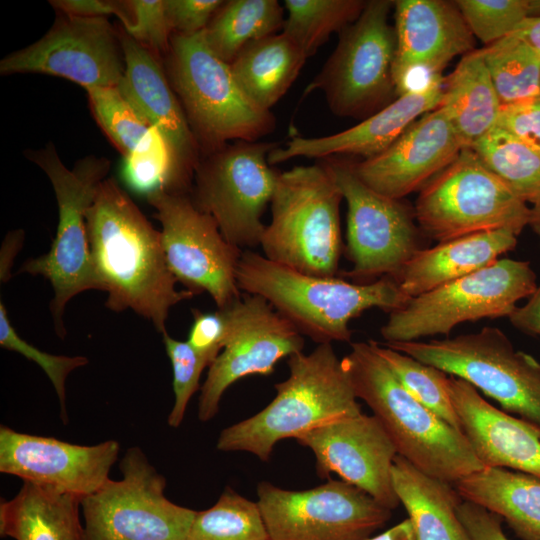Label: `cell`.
Segmentation results:
<instances>
[{
  "label": "cell",
  "instance_id": "obj_11",
  "mask_svg": "<svg viewBox=\"0 0 540 540\" xmlns=\"http://www.w3.org/2000/svg\"><path fill=\"white\" fill-rule=\"evenodd\" d=\"M392 8L391 0L366 1L360 16L339 33L336 48L305 95L321 90L332 113L363 120L390 104L396 96V34L388 21Z\"/></svg>",
  "mask_w": 540,
  "mask_h": 540
},
{
  "label": "cell",
  "instance_id": "obj_51",
  "mask_svg": "<svg viewBox=\"0 0 540 540\" xmlns=\"http://www.w3.org/2000/svg\"><path fill=\"white\" fill-rule=\"evenodd\" d=\"M512 34L540 54V17L526 19Z\"/></svg>",
  "mask_w": 540,
  "mask_h": 540
},
{
  "label": "cell",
  "instance_id": "obj_7",
  "mask_svg": "<svg viewBox=\"0 0 540 540\" xmlns=\"http://www.w3.org/2000/svg\"><path fill=\"white\" fill-rule=\"evenodd\" d=\"M25 155L52 184L58 224L49 251L26 260L17 273L42 276L50 282L54 292L50 311L55 331L63 338L66 335L63 313L67 303L81 292L100 290L90 255L87 211L106 179L110 162L105 157L89 155L68 169L51 142L41 149L27 150Z\"/></svg>",
  "mask_w": 540,
  "mask_h": 540
},
{
  "label": "cell",
  "instance_id": "obj_37",
  "mask_svg": "<svg viewBox=\"0 0 540 540\" xmlns=\"http://www.w3.org/2000/svg\"><path fill=\"white\" fill-rule=\"evenodd\" d=\"M186 540H269L257 502L226 488L210 508L197 511Z\"/></svg>",
  "mask_w": 540,
  "mask_h": 540
},
{
  "label": "cell",
  "instance_id": "obj_46",
  "mask_svg": "<svg viewBox=\"0 0 540 540\" xmlns=\"http://www.w3.org/2000/svg\"><path fill=\"white\" fill-rule=\"evenodd\" d=\"M224 1L165 0L166 14L172 31L195 34L203 31Z\"/></svg>",
  "mask_w": 540,
  "mask_h": 540
},
{
  "label": "cell",
  "instance_id": "obj_16",
  "mask_svg": "<svg viewBox=\"0 0 540 540\" xmlns=\"http://www.w3.org/2000/svg\"><path fill=\"white\" fill-rule=\"evenodd\" d=\"M322 160L347 203L346 254L353 267L344 274L360 284L371 283L376 277H394L420 250L413 214L400 199L364 184L351 162L338 157Z\"/></svg>",
  "mask_w": 540,
  "mask_h": 540
},
{
  "label": "cell",
  "instance_id": "obj_40",
  "mask_svg": "<svg viewBox=\"0 0 540 540\" xmlns=\"http://www.w3.org/2000/svg\"><path fill=\"white\" fill-rule=\"evenodd\" d=\"M474 37L485 46L512 34L529 18V0L455 1Z\"/></svg>",
  "mask_w": 540,
  "mask_h": 540
},
{
  "label": "cell",
  "instance_id": "obj_10",
  "mask_svg": "<svg viewBox=\"0 0 540 540\" xmlns=\"http://www.w3.org/2000/svg\"><path fill=\"white\" fill-rule=\"evenodd\" d=\"M527 261L498 259L491 265L429 292L412 297L390 313L381 328L386 342H409L444 334L459 323L509 317L517 302L537 288Z\"/></svg>",
  "mask_w": 540,
  "mask_h": 540
},
{
  "label": "cell",
  "instance_id": "obj_21",
  "mask_svg": "<svg viewBox=\"0 0 540 540\" xmlns=\"http://www.w3.org/2000/svg\"><path fill=\"white\" fill-rule=\"evenodd\" d=\"M295 439L312 450L319 475L336 473L390 510L400 503L391 473L397 450L376 416H347Z\"/></svg>",
  "mask_w": 540,
  "mask_h": 540
},
{
  "label": "cell",
  "instance_id": "obj_6",
  "mask_svg": "<svg viewBox=\"0 0 540 540\" xmlns=\"http://www.w3.org/2000/svg\"><path fill=\"white\" fill-rule=\"evenodd\" d=\"M342 199L322 159L279 172L270 202L271 222L260 240L263 255L308 275L336 277L342 252Z\"/></svg>",
  "mask_w": 540,
  "mask_h": 540
},
{
  "label": "cell",
  "instance_id": "obj_26",
  "mask_svg": "<svg viewBox=\"0 0 540 540\" xmlns=\"http://www.w3.org/2000/svg\"><path fill=\"white\" fill-rule=\"evenodd\" d=\"M516 244L517 235L507 229L441 242L418 250L392 278L406 295L416 297L491 265Z\"/></svg>",
  "mask_w": 540,
  "mask_h": 540
},
{
  "label": "cell",
  "instance_id": "obj_50",
  "mask_svg": "<svg viewBox=\"0 0 540 540\" xmlns=\"http://www.w3.org/2000/svg\"><path fill=\"white\" fill-rule=\"evenodd\" d=\"M24 234L22 230H16L9 232L3 242L1 249V265H0V278L1 283L6 282L10 277V268L14 259V256L17 254L18 250L21 248Z\"/></svg>",
  "mask_w": 540,
  "mask_h": 540
},
{
  "label": "cell",
  "instance_id": "obj_49",
  "mask_svg": "<svg viewBox=\"0 0 540 540\" xmlns=\"http://www.w3.org/2000/svg\"><path fill=\"white\" fill-rule=\"evenodd\" d=\"M508 318L517 329L540 336V284L528 298L527 303L517 306Z\"/></svg>",
  "mask_w": 540,
  "mask_h": 540
},
{
  "label": "cell",
  "instance_id": "obj_20",
  "mask_svg": "<svg viewBox=\"0 0 540 540\" xmlns=\"http://www.w3.org/2000/svg\"><path fill=\"white\" fill-rule=\"evenodd\" d=\"M119 451L116 440L78 445L0 426L1 473L82 499L110 479Z\"/></svg>",
  "mask_w": 540,
  "mask_h": 540
},
{
  "label": "cell",
  "instance_id": "obj_47",
  "mask_svg": "<svg viewBox=\"0 0 540 540\" xmlns=\"http://www.w3.org/2000/svg\"><path fill=\"white\" fill-rule=\"evenodd\" d=\"M457 513L471 540H508L502 529L503 519L498 514L463 499Z\"/></svg>",
  "mask_w": 540,
  "mask_h": 540
},
{
  "label": "cell",
  "instance_id": "obj_15",
  "mask_svg": "<svg viewBox=\"0 0 540 540\" xmlns=\"http://www.w3.org/2000/svg\"><path fill=\"white\" fill-rule=\"evenodd\" d=\"M147 201L161 224L162 247L177 282L194 295L208 293L218 308L239 299L236 274L243 250L224 238L216 221L190 195L158 193Z\"/></svg>",
  "mask_w": 540,
  "mask_h": 540
},
{
  "label": "cell",
  "instance_id": "obj_3",
  "mask_svg": "<svg viewBox=\"0 0 540 540\" xmlns=\"http://www.w3.org/2000/svg\"><path fill=\"white\" fill-rule=\"evenodd\" d=\"M341 361L356 397L373 411L398 455L451 484L484 468L463 432L416 400L370 342L351 343Z\"/></svg>",
  "mask_w": 540,
  "mask_h": 540
},
{
  "label": "cell",
  "instance_id": "obj_42",
  "mask_svg": "<svg viewBox=\"0 0 540 540\" xmlns=\"http://www.w3.org/2000/svg\"><path fill=\"white\" fill-rule=\"evenodd\" d=\"M163 344L173 371L174 404L168 416V425L176 428L183 421L186 408L193 394L199 389V381L208 362L187 341L162 334Z\"/></svg>",
  "mask_w": 540,
  "mask_h": 540
},
{
  "label": "cell",
  "instance_id": "obj_53",
  "mask_svg": "<svg viewBox=\"0 0 540 540\" xmlns=\"http://www.w3.org/2000/svg\"><path fill=\"white\" fill-rule=\"evenodd\" d=\"M529 226L540 236V205L531 207Z\"/></svg>",
  "mask_w": 540,
  "mask_h": 540
},
{
  "label": "cell",
  "instance_id": "obj_39",
  "mask_svg": "<svg viewBox=\"0 0 540 540\" xmlns=\"http://www.w3.org/2000/svg\"><path fill=\"white\" fill-rule=\"evenodd\" d=\"M91 111L98 125L117 149L128 155L153 127L118 86L87 89Z\"/></svg>",
  "mask_w": 540,
  "mask_h": 540
},
{
  "label": "cell",
  "instance_id": "obj_9",
  "mask_svg": "<svg viewBox=\"0 0 540 540\" xmlns=\"http://www.w3.org/2000/svg\"><path fill=\"white\" fill-rule=\"evenodd\" d=\"M383 345L465 380L540 429V362L515 350L500 329L484 327L454 338Z\"/></svg>",
  "mask_w": 540,
  "mask_h": 540
},
{
  "label": "cell",
  "instance_id": "obj_32",
  "mask_svg": "<svg viewBox=\"0 0 540 540\" xmlns=\"http://www.w3.org/2000/svg\"><path fill=\"white\" fill-rule=\"evenodd\" d=\"M284 9L277 0L224 1L203 30L209 48L230 64L249 44L279 33Z\"/></svg>",
  "mask_w": 540,
  "mask_h": 540
},
{
  "label": "cell",
  "instance_id": "obj_33",
  "mask_svg": "<svg viewBox=\"0 0 540 540\" xmlns=\"http://www.w3.org/2000/svg\"><path fill=\"white\" fill-rule=\"evenodd\" d=\"M526 204L540 205V153L499 127L470 147Z\"/></svg>",
  "mask_w": 540,
  "mask_h": 540
},
{
  "label": "cell",
  "instance_id": "obj_35",
  "mask_svg": "<svg viewBox=\"0 0 540 540\" xmlns=\"http://www.w3.org/2000/svg\"><path fill=\"white\" fill-rule=\"evenodd\" d=\"M121 176L133 192L146 199L158 193L190 195L192 189L193 180L181 170L170 145L155 127L124 156Z\"/></svg>",
  "mask_w": 540,
  "mask_h": 540
},
{
  "label": "cell",
  "instance_id": "obj_25",
  "mask_svg": "<svg viewBox=\"0 0 540 540\" xmlns=\"http://www.w3.org/2000/svg\"><path fill=\"white\" fill-rule=\"evenodd\" d=\"M120 39L125 69L119 89L163 135L181 170L193 180L200 150L168 77L146 47L128 34Z\"/></svg>",
  "mask_w": 540,
  "mask_h": 540
},
{
  "label": "cell",
  "instance_id": "obj_23",
  "mask_svg": "<svg viewBox=\"0 0 540 540\" xmlns=\"http://www.w3.org/2000/svg\"><path fill=\"white\" fill-rule=\"evenodd\" d=\"M449 395L461 431L484 467L540 478V429L487 402L470 383L449 376Z\"/></svg>",
  "mask_w": 540,
  "mask_h": 540
},
{
  "label": "cell",
  "instance_id": "obj_43",
  "mask_svg": "<svg viewBox=\"0 0 540 540\" xmlns=\"http://www.w3.org/2000/svg\"><path fill=\"white\" fill-rule=\"evenodd\" d=\"M128 22L124 25L129 36L148 49L167 51L172 28L166 14L165 0L126 1Z\"/></svg>",
  "mask_w": 540,
  "mask_h": 540
},
{
  "label": "cell",
  "instance_id": "obj_36",
  "mask_svg": "<svg viewBox=\"0 0 540 540\" xmlns=\"http://www.w3.org/2000/svg\"><path fill=\"white\" fill-rule=\"evenodd\" d=\"M363 0H285L288 16L282 32L308 58L324 45L333 33H340L361 14Z\"/></svg>",
  "mask_w": 540,
  "mask_h": 540
},
{
  "label": "cell",
  "instance_id": "obj_12",
  "mask_svg": "<svg viewBox=\"0 0 540 540\" xmlns=\"http://www.w3.org/2000/svg\"><path fill=\"white\" fill-rule=\"evenodd\" d=\"M277 142L235 141L200 157L190 197L210 215L232 245L250 250L260 245L262 215L271 202L279 172L268 162Z\"/></svg>",
  "mask_w": 540,
  "mask_h": 540
},
{
  "label": "cell",
  "instance_id": "obj_13",
  "mask_svg": "<svg viewBox=\"0 0 540 540\" xmlns=\"http://www.w3.org/2000/svg\"><path fill=\"white\" fill-rule=\"evenodd\" d=\"M120 480L81 500L85 540H186L197 511L170 501L166 479L139 447L126 450Z\"/></svg>",
  "mask_w": 540,
  "mask_h": 540
},
{
  "label": "cell",
  "instance_id": "obj_34",
  "mask_svg": "<svg viewBox=\"0 0 540 540\" xmlns=\"http://www.w3.org/2000/svg\"><path fill=\"white\" fill-rule=\"evenodd\" d=\"M501 105L540 97V54L513 34L479 49Z\"/></svg>",
  "mask_w": 540,
  "mask_h": 540
},
{
  "label": "cell",
  "instance_id": "obj_2",
  "mask_svg": "<svg viewBox=\"0 0 540 540\" xmlns=\"http://www.w3.org/2000/svg\"><path fill=\"white\" fill-rule=\"evenodd\" d=\"M236 279L241 291L266 299L318 344L350 342L352 319L374 307L391 313L411 299L390 276L366 284L312 276L251 250L242 252Z\"/></svg>",
  "mask_w": 540,
  "mask_h": 540
},
{
  "label": "cell",
  "instance_id": "obj_24",
  "mask_svg": "<svg viewBox=\"0 0 540 540\" xmlns=\"http://www.w3.org/2000/svg\"><path fill=\"white\" fill-rule=\"evenodd\" d=\"M443 86L444 78L427 88L400 95L347 130L323 137H292L284 147L279 145L270 152L268 162L275 165L296 157L325 159L340 155L372 158L422 115L440 106Z\"/></svg>",
  "mask_w": 540,
  "mask_h": 540
},
{
  "label": "cell",
  "instance_id": "obj_45",
  "mask_svg": "<svg viewBox=\"0 0 540 540\" xmlns=\"http://www.w3.org/2000/svg\"><path fill=\"white\" fill-rule=\"evenodd\" d=\"M496 126L540 153V97L503 105Z\"/></svg>",
  "mask_w": 540,
  "mask_h": 540
},
{
  "label": "cell",
  "instance_id": "obj_44",
  "mask_svg": "<svg viewBox=\"0 0 540 540\" xmlns=\"http://www.w3.org/2000/svg\"><path fill=\"white\" fill-rule=\"evenodd\" d=\"M193 323L188 333V344L210 365L223 350L227 337V320L222 309L202 312L192 309Z\"/></svg>",
  "mask_w": 540,
  "mask_h": 540
},
{
  "label": "cell",
  "instance_id": "obj_30",
  "mask_svg": "<svg viewBox=\"0 0 540 540\" xmlns=\"http://www.w3.org/2000/svg\"><path fill=\"white\" fill-rule=\"evenodd\" d=\"M439 107L465 147L496 127L502 105L480 50L465 54L444 79Z\"/></svg>",
  "mask_w": 540,
  "mask_h": 540
},
{
  "label": "cell",
  "instance_id": "obj_19",
  "mask_svg": "<svg viewBox=\"0 0 540 540\" xmlns=\"http://www.w3.org/2000/svg\"><path fill=\"white\" fill-rule=\"evenodd\" d=\"M396 96L442 80L456 56L474 50L475 39L455 1H394Z\"/></svg>",
  "mask_w": 540,
  "mask_h": 540
},
{
  "label": "cell",
  "instance_id": "obj_28",
  "mask_svg": "<svg viewBox=\"0 0 540 540\" xmlns=\"http://www.w3.org/2000/svg\"><path fill=\"white\" fill-rule=\"evenodd\" d=\"M391 473L416 540H471L457 513L462 498L451 483L423 473L398 454Z\"/></svg>",
  "mask_w": 540,
  "mask_h": 540
},
{
  "label": "cell",
  "instance_id": "obj_52",
  "mask_svg": "<svg viewBox=\"0 0 540 540\" xmlns=\"http://www.w3.org/2000/svg\"><path fill=\"white\" fill-rule=\"evenodd\" d=\"M367 540H416V536L413 525L408 518L380 535L370 537Z\"/></svg>",
  "mask_w": 540,
  "mask_h": 540
},
{
  "label": "cell",
  "instance_id": "obj_31",
  "mask_svg": "<svg viewBox=\"0 0 540 540\" xmlns=\"http://www.w3.org/2000/svg\"><path fill=\"white\" fill-rule=\"evenodd\" d=\"M307 57L282 31L245 47L230 63L234 79L259 108H271L297 79Z\"/></svg>",
  "mask_w": 540,
  "mask_h": 540
},
{
  "label": "cell",
  "instance_id": "obj_38",
  "mask_svg": "<svg viewBox=\"0 0 540 540\" xmlns=\"http://www.w3.org/2000/svg\"><path fill=\"white\" fill-rule=\"evenodd\" d=\"M369 342L416 400L461 431L460 420L449 395L447 373L376 341Z\"/></svg>",
  "mask_w": 540,
  "mask_h": 540
},
{
  "label": "cell",
  "instance_id": "obj_8",
  "mask_svg": "<svg viewBox=\"0 0 540 540\" xmlns=\"http://www.w3.org/2000/svg\"><path fill=\"white\" fill-rule=\"evenodd\" d=\"M531 207L464 147L420 191L414 217L422 232L441 242L507 229L517 236L529 225Z\"/></svg>",
  "mask_w": 540,
  "mask_h": 540
},
{
  "label": "cell",
  "instance_id": "obj_18",
  "mask_svg": "<svg viewBox=\"0 0 540 540\" xmlns=\"http://www.w3.org/2000/svg\"><path fill=\"white\" fill-rule=\"evenodd\" d=\"M125 69L121 39L106 18L65 15L39 40L0 61V74L36 73L85 90L118 86Z\"/></svg>",
  "mask_w": 540,
  "mask_h": 540
},
{
  "label": "cell",
  "instance_id": "obj_54",
  "mask_svg": "<svg viewBox=\"0 0 540 540\" xmlns=\"http://www.w3.org/2000/svg\"><path fill=\"white\" fill-rule=\"evenodd\" d=\"M540 17V0H529V18Z\"/></svg>",
  "mask_w": 540,
  "mask_h": 540
},
{
  "label": "cell",
  "instance_id": "obj_27",
  "mask_svg": "<svg viewBox=\"0 0 540 540\" xmlns=\"http://www.w3.org/2000/svg\"><path fill=\"white\" fill-rule=\"evenodd\" d=\"M81 500L23 482L11 500H1L0 535L14 540H85Z\"/></svg>",
  "mask_w": 540,
  "mask_h": 540
},
{
  "label": "cell",
  "instance_id": "obj_4",
  "mask_svg": "<svg viewBox=\"0 0 540 540\" xmlns=\"http://www.w3.org/2000/svg\"><path fill=\"white\" fill-rule=\"evenodd\" d=\"M289 377L252 417L221 431L217 448L246 451L268 461L274 445L332 421L362 413L341 359L331 343L288 357Z\"/></svg>",
  "mask_w": 540,
  "mask_h": 540
},
{
  "label": "cell",
  "instance_id": "obj_22",
  "mask_svg": "<svg viewBox=\"0 0 540 540\" xmlns=\"http://www.w3.org/2000/svg\"><path fill=\"white\" fill-rule=\"evenodd\" d=\"M464 147L443 109L437 107L411 124L382 153L351 162V167L374 191L401 199L423 188Z\"/></svg>",
  "mask_w": 540,
  "mask_h": 540
},
{
  "label": "cell",
  "instance_id": "obj_14",
  "mask_svg": "<svg viewBox=\"0 0 540 540\" xmlns=\"http://www.w3.org/2000/svg\"><path fill=\"white\" fill-rule=\"evenodd\" d=\"M258 501L269 540H367L390 509L344 480L291 491L261 482Z\"/></svg>",
  "mask_w": 540,
  "mask_h": 540
},
{
  "label": "cell",
  "instance_id": "obj_1",
  "mask_svg": "<svg viewBox=\"0 0 540 540\" xmlns=\"http://www.w3.org/2000/svg\"><path fill=\"white\" fill-rule=\"evenodd\" d=\"M91 261L106 307L133 310L161 334L174 305L194 294L176 289L161 233L113 178L100 184L87 211Z\"/></svg>",
  "mask_w": 540,
  "mask_h": 540
},
{
  "label": "cell",
  "instance_id": "obj_41",
  "mask_svg": "<svg viewBox=\"0 0 540 540\" xmlns=\"http://www.w3.org/2000/svg\"><path fill=\"white\" fill-rule=\"evenodd\" d=\"M0 346L23 355L42 368L57 393L61 407V418L66 423V379L73 370L87 365L88 359L84 356L53 355L38 349L22 339L11 324L6 307L2 301L0 302Z\"/></svg>",
  "mask_w": 540,
  "mask_h": 540
},
{
  "label": "cell",
  "instance_id": "obj_17",
  "mask_svg": "<svg viewBox=\"0 0 540 540\" xmlns=\"http://www.w3.org/2000/svg\"><path fill=\"white\" fill-rule=\"evenodd\" d=\"M219 309L227 320V337L201 387L198 418L203 422L217 414L224 392L234 382L249 375H270L279 360L304 347L296 326L261 296L245 293Z\"/></svg>",
  "mask_w": 540,
  "mask_h": 540
},
{
  "label": "cell",
  "instance_id": "obj_29",
  "mask_svg": "<svg viewBox=\"0 0 540 540\" xmlns=\"http://www.w3.org/2000/svg\"><path fill=\"white\" fill-rule=\"evenodd\" d=\"M453 484L463 500L498 514L522 540H540V478L484 467Z\"/></svg>",
  "mask_w": 540,
  "mask_h": 540
},
{
  "label": "cell",
  "instance_id": "obj_5",
  "mask_svg": "<svg viewBox=\"0 0 540 540\" xmlns=\"http://www.w3.org/2000/svg\"><path fill=\"white\" fill-rule=\"evenodd\" d=\"M168 52V79L202 155L231 140L260 141L275 130L274 114L244 94L230 64L209 48L203 31L174 33Z\"/></svg>",
  "mask_w": 540,
  "mask_h": 540
},
{
  "label": "cell",
  "instance_id": "obj_48",
  "mask_svg": "<svg viewBox=\"0 0 540 540\" xmlns=\"http://www.w3.org/2000/svg\"><path fill=\"white\" fill-rule=\"evenodd\" d=\"M51 5L65 15L83 18H106L117 15L124 24L127 20L125 1L107 0H53Z\"/></svg>",
  "mask_w": 540,
  "mask_h": 540
}]
</instances>
